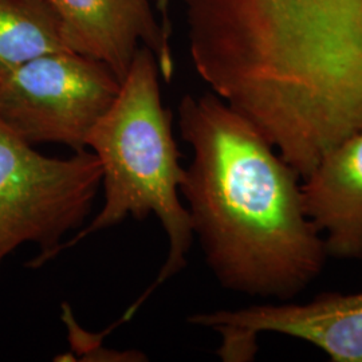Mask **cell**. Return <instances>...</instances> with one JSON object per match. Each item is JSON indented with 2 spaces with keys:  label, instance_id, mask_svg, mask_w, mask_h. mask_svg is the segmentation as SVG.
I'll list each match as a JSON object with an SVG mask.
<instances>
[{
  "label": "cell",
  "instance_id": "52a82bcc",
  "mask_svg": "<svg viewBox=\"0 0 362 362\" xmlns=\"http://www.w3.org/2000/svg\"><path fill=\"white\" fill-rule=\"evenodd\" d=\"M302 194L329 258L362 260V130L321 158Z\"/></svg>",
  "mask_w": 362,
  "mask_h": 362
},
{
  "label": "cell",
  "instance_id": "277c9868",
  "mask_svg": "<svg viewBox=\"0 0 362 362\" xmlns=\"http://www.w3.org/2000/svg\"><path fill=\"white\" fill-rule=\"evenodd\" d=\"M119 86L112 69L90 57L46 54L0 79V118L33 146L58 144L85 151Z\"/></svg>",
  "mask_w": 362,
  "mask_h": 362
},
{
  "label": "cell",
  "instance_id": "6da1fadb",
  "mask_svg": "<svg viewBox=\"0 0 362 362\" xmlns=\"http://www.w3.org/2000/svg\"><path fill=\"white\" fill-rule=\"evenodd\" d=\"M177 125L192 149L180 192L216 281L248 297L297 298L329 259L299 173L212 91L185 94Z\"/></svg>",
  "mask_w": 362,
  "mask_h": 362
},
{
  "label": "cell",
  "instance_id": "5b68a950",
  "mask_svg": "<svg viewBox=\"0 0 362 362\" xmlns=\"http://www.w3.org/2000/svg\"><path fill=\"white\" fill-rule=\"evenodd\" d=\"M187 321L220 334L218 354L223 361H251L258 337L275 333L311 344L333 362H362V291H326L306 302L194 313Z\"/></svg>",
  "mask_w": 362,
  "mask_h": 362
},
{
  "label": "cell",
  "instance_id": "ba28073f",
  "mask_svg": "<svg viewBox=\"0 0 362 362\" xmlns=\"http://www.w3.org/2000/svg\"><path fill=\"white\" fill-rule=\"evenodd\" d=\"M71 52L62 19L47 0H0V79L52 52Z\"/></svg>",
  "mask_w": 362,
  "mask_h": 362
},
{
  "label": "cell",
  "instance_id": "9c48e42d",
  "mask_svg": "<svg viewBox=\"0 0 362 362\" xmlns=\"http://www.w3.org/2000/svg\"><path fill=\"white\" fill-rule=\"evenodd\" d=\"M157 6L161 15V25L170 34V19H169V0H157Z\"/></svg>",
  "mask_w": 362,
  "mask_h": 362
},
{
  "label": "cell",
  "instance_id": "7a4b0ae2",
  "mask_svg": "<svg viewBox=\"0 0 362 362\" xmlns=\"http://www.w3.org/2000/svg\"><path fill=\"white\" fill-rule=\"evenodd\" d=\"M160 69L153 52L141 46L121 82L115 103L88 137L86 146L100 161L104 206L90 223L55 248L52 259L133 218L155 215L168 239V254L155 282L149 286L116 326L125 324L156 290L187 267L194 245L192 220L181 203L185 179L181 153L173 136L172 112L164 107Z\"/></svg>",
  "mask_w": 362,
  "mask_h": 362
},
{
  "label": "cell",
  "instance_id": "3957f363",
  "mask_svg": "<svg viewBox=\"0 0 362 362\" xmlns=\"http://www.w3.org/2000/svg\"><path fill=\"white\" fill-rule=\"evenodd\" d=\"M101 177L89 149L65 158L42 155L0 118V267L23 245L39 250L27 267L52 262L55 248L89 218Z\"/></svg>",
  "mask_w": 362,
  "mask_h": 362
},
{
  "label": "cell",
  "instance_id": "8992f818",
  "mask_svg": "<svg viewBox=\"0 0 362 362\" xmlns=\"http://www.w3.org/2000/svg\"><path fill=\"white\" fill-rule=\"evenodd\" d=\"M62 19L71 52L112 69L122 82L143 45L153 52L161 77L175 70L169 35L151 0H47Z\"/></svg>",
  "mask_w": 362,
  "mask_h": 362
}]
</instances>
